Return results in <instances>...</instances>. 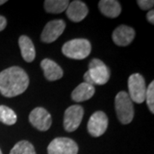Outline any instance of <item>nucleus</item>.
<instances>
[{
  "label": "nucleus",
  "mask_w": 154,
  "mask_h": 154,
  "mask_svg": "<svg viewBox=\"0 0 154 154\" xmlns=\"http://www.w3.org/2000/svg\"><path fill=\"white\" fill-rule=\"evenodd\" d=\"M28 85V74L21 67H10L0 72V93L6 98L23 94Z\"/></svg>",
  "instance_id": "obj_1"
},
{
  "label": "nucleus",
  "mask_w": 154,
  "mask_h": 154,
  "mask_svg": "<svg viewBox=\"0 0 154 154\" xmlns=\"http://www.w3.org/2000/svg\"><path fill=\"white\" fill-rule=\"evenodd\" d=\"M91 44L86 38H74L67 41L62 47L63 54L71 59L82 60L91 53Z\"/></svg>",
  "instance_id": "obj_2"
},
{
  "label": "nucleus",
  "mask_w": 154,
  "mask_h": 154,
  "mask_svg": "<svg viewBox=\"0 0 154 154\" xmlns=\"http://www.w3.org/2000/svg\"><path fill=\"white\" fill-rule=\"evenodd\" d=\"M115 110L118 120L122 124H128L133 121L134 109L133 101L128 93L121 91L115 98Z\"/></svg>",
  "instance_id": "obj_3"
},
{
  "label": "nucleus",
  "mask_w": 154,
  "mask_h": 154,
  "mask_svg": "<svg viewBox=\"0 0 154 154\" xmlns=\"http://www.w3.org/2000/svg\"><path fill=\"white\" fill-rule=\"evenodd\" d=\"M128 87L129 92V97L132 101L141 104L146 99V86L144 77L140 74H133L128 77Z\"/></svg>",
  "instance_id": "obj_4"
},
{
  "label": "nucleus",
  "mask_w": 154,
  "mask_h": 154,
  "mask_svg": "<svg viewBox=\"0 0 154 154\" xmlns=\"http://www.w3.org/2000/svg\"><path fill=\"white\" fill-rule=\"evenodd\" d=\"M88 72L94 85H104L110 79V69L98 58H94L89 63Z\"/></svg>",
  "instance_id": "obj_5"
},
{
  "label": "nucleus",
  "mask_w": 154,
  "mask_h": 154,
  "mask_svg": "<svg viewBox=\"0 0 154 154\" xmlns=\"http://www.w3.org/2000/svg\"><path fill=\"white\" fill-rule=\"evenodd\" d=\"M78 150L76 142L66 137L55 138L47 147L48 154H77Z\"/></svg>",
  "instance_id": "obj_6"
},
{
  "label": "nucleus",
  "mask_w": 154,
  "mask_h": 154,
  "mask_svg": "<svg viewBox=\"0 0 154 154\" xmlns=\"http://www.w3.org/2000/svg\"><path fill=\"white\" fill-rule=\"evenodd\" d=\"M84 110L82 106L74 105L67 108L63 116V127L67 132H74L82 121Z\"/></svg>",
  "instance_id": "obj_7"
},
{
  "label": "nucleus",
  "mask_w": 154,
  "mask_h": 154,
  "mask_svg": "<svg viewBox=\"0 0 154 154\" xmlns=\"http://www.w3.org/2000/svg\"><path fill=\"white\" fill-rule=\"evenodd\" d=\"M66 28L63 20L57 19L47 22L40 35L41 41L44 43H52L62 35Z\"/></svg>",
  "instance_id": "obj_8"
},
{
  "label": "nucleus",
  "mask_w": 154,
  "mask_h": 154,
  "mask_svg": "<svg viewBox=\"0 0 154 154\" xmlns=\"http://www.w3.org/2000/svg\"><path fill=\"white\" fill-rule=\"evenodd\" d=\"M108 117L103 111L94 112L88 122V133L94 137L103 135L108 128Z\"/></svg>",
  "instance_id": "obj_9"
},
{
  "label": "nucleus",
  "mask_w": 154,
  "mask_h": 154,
  "mask_svg": "<svg viewBox=\"0 0 154 154\" xmlns=\"http://www.w3.org/2000/svg\"><path fill=\"white\" fill-rule=\"evenodd\" d=\"M29 122L39 131H47L51 123L52 118L47 110L42 107L34 108L29 114Z\"/></svg>",
  "instance_id": "obj_10"
},
{
  "label": "nucleus",
  "mask_w": 154,
  "mask_h": 154,
  "mask_svg": "<svg viewBox=\"0 0 154 154\" xmlns=\"http://www.w3.org/2000/svg\"><path fill=\"white\" fill-rule=\"evenodd\" d=\"M135 31L131 27L127 25H120L116 28L112 33V39L118 46H127L134 40Z\"/></svg>",
  "instance_id": "obj_11"
},
{
  "label": "nucleus",
  "mask_w": 154,
  "mask_h": 154,
  "mask_svg": "<svg viewBox=\"0 0 154 154\" xmlns=\"http://www.w3.org/2000/svg\"><path fill=\"white\" fill-rule=\"evenodd\" d=\"M68 18L74 22H80L84 20L88 14V8L85 3L75 0L68 6L66 11Z\"/></svg>",
  "instance_id": "obj_12"
},
{
  "label": "nucleus",
  "mask_w": 154,
  "mask_h": 154,
  "mask_svg": "<svg viewBox=\"0 0 154 154\" xmlns=\"http://www.w3.org/2000/svg\"><path fill=\"white\" fill-rule=\"evenodd\" d=\"M40 67L44 71L45 79L50 82H54L61 79L63 75V71L57 63L49 58H45L41 61Z\"/></svg>",
  "instance_id": "obj_13"
},
{
  "label": "nucleus",
  "mask_w": 154,
  "mask_h": 154,
  "mask_svg": "<svg viewBox=\"0 0 154 154\" xmlns=\"http://www.w3.org/2000/svg\"><path fill=\"white\" fill-rule=\"evenodd\" d=\"M18 44L21 50L22 58L27 63L33 62L36 57V51L34 48V45L31 40V38H28L26 35H22L19 38Z\"/></svg>",
  "instance_id": "obj_14"
},
{
  "label": "nucleus",
  "mask_w": 154,
  "mask_h": 154,
  "mask_svg": "<svg viewBox=\"0 0 154 154\" xmlns=\"http://www.w3.org/2000/svg\"><path fill=\"white\" fill-rule=\"evenodd\" d=\"M95 94L94 86L86 82L81 83L72 92L71 98L75 102H83L90 99Z\"/></svg>",
  "instance_id": "obj_15"
},
{
  "label": "nucleus",
  "mask_w": 154,
  "mask_h": 154,
  "mask_svg": "<svg viewBox=\"0 0 154 154\" xmlns=\"http://www.w3.org/2000/svg\"><path fill=\"white\" fill-rule=\"evenodd\" d=\"M99 9L100 12L107 17L116 18L122 11L121 5L116 0H101L99 3Z\"/></svg>",
  "instance_id": "obj_16"
},
{
  "label": "nucleus",
  "mask_w": 154,
  "mask_h": 154,
  "mask_svg": "<svg viewBox=\"0 0 154 154\" xmlns=\"http://www.w3.org/2000/svg\"><path fill=\"white\" fill-rule=\"evenodd\" d=\"M69 5L68 0H46L45 1V10L51 14H60L66 11Z\"/></svg>",
  "instance_id": "obj_17"
},
{
  "label": "nucleus",
  "mask_w": 154,
  "mask_h": 154,
  "mask_svg": "<svg viewBox=\"0 0 154 154\" xmlns=\"http://www.w3.org/2000/svg\"><path fill=\"white\" fill-rule=\"evenodd\" d=\"M17 121L15 111L5 105H0V122L6 125H14Z\"/></svg>",
  "instance_id": "obj_18"
},
{
  "label": "nucleus",
  "mask_w": 154,
  "mask_h": 154,
  "mask_svg": "<svg viewBox=\"0 0 154 154\" xmlns=\"http://www.w3.org/2000/svg\"><path fill=\"white\" fill-rule=\"evenodd\" d=\"M10 154H36V152L32 143L28 140H21L13 146Z\"/></svg>",
  "instance_id": "obj_19"
},
{
  "label": "nucleus",
  "mask_w": 154,
  "mask_h": 154,
  "mask_svg": "<svg viewBox=\"0 0 154 154\" xmlns=\"http://www.w3.org/2000/svg\"><path fill=\"white\" fill-rule=\"evenodd\" d=\"M146 104L148 106L150 111L153 114L154 113V82L150 83L148 87L146 88Z\"/></svg>",
  "instance_id": "obj_20"
},
{
  "label": "nucleus",
  "mask_w": 154,
  "mask_h": 154,
  "mask_svg": "<svg viewBox=\"0 0 154 154\" xmlns=\"http://www.w3.org/2000/svg\"><path fill=\"white\" fill-rule=\"evenodd\" d=\"M137 4L140 8L143 11L151 10L154 5V2L152 0H138Z\"/></svg>",
  "instance_id": "obj_21"
},
{
  "label": "nucleus",
  "mask_w": 154,
  "mask_h": 154,
  "mask_svg": "<svg viewBox=\"0 0 154 154\" xmlns=\"http://www.w3.org/2000/svg\"><path fill=\"white\" fill-rule=\"evenodd\" d=\"M7 26V20L5 17L0 16V32L3 31Z\"/></svg>",
  "instance_id": "obj_22"
},
{
  "label": "nucleus",
  "mask_w": 154,
  "mask_h": 154,
  "mask_svg": "<svg viewBox=\"0 0 154 154\" xmlns=\"http://www.w3.org/2000/svg\"><path fill=\"white\" fill-rule=\"evenodd\" d=\"M146 17H147V20L150 23L153 24L154 23V11L152 10L149 11V12L146 15Z\"/></svg>",
  "instance_id": "obj_23"
},
{
  "label": "nucleus",
  "mask_w": 154,
  "mask_h": 154,
  "mask_svg": "<svg viewBox=\"0 0 154 154\" xmlns=\"http://www.w3.org/2000/svg\"><path fill=\"white\" fill-rule=\"evenodd\" d=\"M6 0H0V5H3L4 4H5Z\"/></svg>",
  "instance_id": "obj_24"
},
{
  "label": "nucleus",
  "mask_w": 154,
  "mask_h": 154,
  "mask_svg": "<svg viewBox=\"0 0 154 154\" xmlns=\"http://www.w3.org/2000/svg\"><path fill=\"white\" fill-rule=\"evenodd\" d=\"M0 154H3L2 153V152H1V150H0Z\"/></svg>",
  "instance_id": "obj_25"
}]
</instances>
